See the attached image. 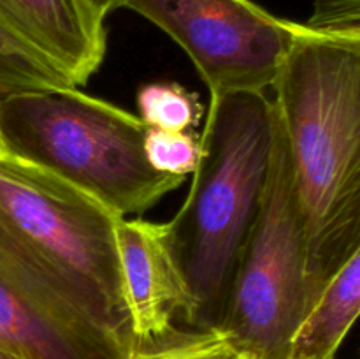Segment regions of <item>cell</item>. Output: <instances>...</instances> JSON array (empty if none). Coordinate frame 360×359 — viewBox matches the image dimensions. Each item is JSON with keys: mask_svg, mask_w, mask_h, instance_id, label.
<instances>
[{"mask_svg": "<svg viewBox=\"0 0 360 359\" xmlns=\"http://www.w3.org/2000/svg\"><path fill=\"white\" fill-rule=\"evenodd\" d=\"M0 21L63 70L86 83L105 55L104 18L88 0H0Z\"/></svg>", "mask_w": 360, "mask_h": 359, "instance_id": "9c48e42d", "label": "cell"}, {"mask_svg": "<svg viewBox=\"0 0 360 359\" xmlns=\"http://www.w3.org/2000/svg\"><path fill=\"white\" fill-rule=\"evenodd\" d=\"M146 130L139 116L77 87L0 99V151L56 176L118 217L144 213L185 182L148 162Z\"/></svg>", "mask_w": 360, "mask_h": 359, "instance_id": "277c9868", "label": "cell"}, {"mask_svg": "<svg viewBox=\"0 0 360 359\" xmlns=\"http://www.w3.org/2000/svg\"><path fill=\"white\" fill-rule=\"evenodd\" d=\"M273 90L304 229L309 313L360 246V41L299 23Z\"/></svg>", "mask_w": 360, "mask_h": 359, "instance_id": "6da1fadb", "label": "cell"}, {"mask_svg": "<svg viewBox=\"0 0 360 359\" xmlns=\"http://www.w3.org/2000/svg\"><path fill=\"white\" fill-rule=\"evenodd\" d=\"M0 359H18V358H14V355L6 354V352H0Z\"/></svg>", "mask_w": 360, "mask_h": 359, "instance_id": "e0dca14e", "label": "cell"}, {"mask_svg": "<svg viewBox=\"0 0 360 359\" xmlns=\"http://www.w3.org/2000/svg\"><path fill=\"white\" fill-rule=\"evenodd\" d=\"M130 359H246L217 331L172 329L157 340L137 344Z\"/></svg>", "mask_w": 360, "mask_h": 359, "instance_id": "4fadbf2b", "label": "cell"}, {"mask_svg": "<svg viewBox=\"0 0 360 359\" xmlns=\"http://www.w3.org/2000/svg\"><path fill=\"white\" fill-rule=\"evenodd\" d=\"M116 243L136 345L176 329L186 296L165 238V224L118 218Z\"/></svg>", "mask_w": 360, "mask_h": 359, "instance_id": "ba28073f", "label": "cell"}, {"mask_svg": "<svg viewBox=\"0 0 360 359\" xmlns=\"http://www.w3.org/2000/svg\"><path fill=\"white\" fill-rule=\"evenodd\" d=\"M144 153L148 162L158 172L186 178L195 172L202 148L200 137L193 134V130L171 132L148 127L144 137Z\"/></svg>", "mask_w": 360, "mask_h": 359, "instance_id": "5bb4252c", "label": "cell"}, {"mask_svg": "<svg viewBox=\"0 0 360 359\" xmlns=\"http://www.w3.org/2000/svg\"><path fill=\"white\" fill-rule=\"evenodd\" d=\"M118 218L69 183L0 151V275L136 347Z\"/></svg>", "mask_w": 360, "mask_h": 359, "instance_id": "3957f363", "label": "cell"}, {"mask_svg": "<svg viewBox=\"0 0 360 359\" xmlns=\"http://www.w3.org/2000/svg\"><path fill=\"white\" fill-rule=\"evenodd\" d=\"M139 118L150 129L185 132L202 116V104L193 92L178 83H148L137 92Z\"/></svg>", "mask_w": 360, "mask_h": 359, "instance_id": "7c38bea8", "label": "cell"}, {"mask_svg": "<svg viewBox=\"0 0 360 359\" xmlns=\"http://www.w3.org/2000/svg\"><path fill=\"white\" fill-rule=\"evenodd\" d=\"M304 27L360 41V0H315Z\"/></svg>", "mask_w": 360, "mask_h": 359, "instance_id": "9a60e30c", "label": "cell"}, {"mask_svg": "<svg viewBox=\"0 0 360 359\" xmlns=\"http://www.w3.org/2000/svg\"><path fill=\"white\" fill-rule=\"evenodd\" d=\"M88 2H90V6L97 11L98 16L104 18V20L108 14L112 13V11L123 7V0H88Z\"/></svg>", "mask_w": 360, "mask_h": 359, "instance_id": "2e32d148", "label": "cell"}, {"mask_svg": "<svg viewBox=\"0 0 360 359\" xmlns=\"http://www.w3.org/2000/svg\"><path fill=\"white\" fill-rule=\"evenodd\" d=\"M274 137L276 108L264 92L211 95L192 187L165 224L190 329L217 331L224 317L266 196Z\"/></svg>", "mask_w": 360, "mask_h": 359, "instance_id": "7a4b0ae2", "label": "cell"}, {"mask_svg": "<svg viewBox=\"0 0 360 359\" xmlns=\"http://www.w3.org/2000/svg\"><path fill=\"white\" fill-rule=\"evenodd\" d=\"M190 56L211 95L273 88L299 32L250 0H123Z\"/></svg>", "mask_w": 360, "mask_h": 359, "instance_id": "8992f818", "label": "cell"}, {"mask_svg": "<svg viewBox=\"0 0 360 359\" xmlns=\"http://www.w3.org/2000/svg\"><path fill=\"white\" fill-rule=\"evenodd\" d=\"M360 317V246L338 270L302 322L292 359H334Z\"/></svg>", "mask_w": 360, "mask_h": 359, "instance_id": "30bf717a", "label": "cell"}, {"mask_svg": "<svg viewBox=\"0 0 360 359\" xmlns=\"http://www.w3.org/2000/svg\"><path fill=\"white\" fill-rule=\"evenodd\" d=\"M132 351L115 331L0 275V352L18 359H130Z\"/></svg>", "mask_w": 360, "mask_h": 359, "instance_id": "52a82bcc", "label": "cell"}, {"mask_svg": "<svg viewBox=\"0 0 360 359\" xmlns=\"http://www.w3.org/2000/svg\"><path fill=\"white\" fill-rule=\"evenodd\" d=\"M69 87L76 84L60 67L0 21V99Z\"/></svg>", "mask_w": 360, "mask_h": 359, "instance_id": "8fae6325", "label": "cell"}, {"mask_svg": "<svg viewBox=\"0 0 360 359\" xmlns=\"http://www.w3.org/2000/svg\"><path fill=\"white\" fill-rule=\"evenodd\" d=\"M306 317L304 229L287 139L276 113L266 196L217 333L246 359H292Z\"/></svg>", "mask_w": 360, "mask_h": 359, "instance_id": "5b68a950", "label": "cell"}]
</instances>
